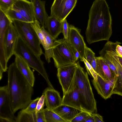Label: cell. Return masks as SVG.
Segmentation results:
<instances>
[{
    "label": "cell",
    "mask_w": 122,
    "mask_h": 122,
    "mask_svg": "<svg viewBox=\"0 0 122 122\" xmlns=\"http://www.w3.org/2000/svg\"><path fill=\"white\" fill-rule=\"evenodd\" d=\"M89 113L86 111H82L76 115L71 122H85Z\"/></svg>",
    "instance_id": "cell-30"
},
{
    "label": "cell",
    "mask_w": 122,
    "mask_h": 122,
    "mask_svg": "<svg viewBox=\"0 0 122 122\" xmlns=\"http://www.w3.org/2000/svg\"><path fill=\"white\" fill-rule=\"evenodd\" d=\"M117 54L119 62L122 66V57L119 56Z\"/></svg>",
    "instance_id": "cell-41"
},
{
    "label": "cell",
    "mask_w": 122,
    "mask_h": 122,
    "mask_svg": "<svg viewBox=\"0 0 122 122\" xmlns=\"http://www.w3.org/2000/svg\"><path fill=\"white\" fill-rule=\"evenodd\" d=\"M5 12L12 21L14 20H16L28 22L18 11L12 8L8 10Z\"/></svg>",
    "instance_id": "cell-27"
},
{
    "label": "cell",
    "mask_w": 122,
    "mask_h": 122,
    "mask_svg": "<svg viewBox=\"0 0 122 122\" xmlns=\"http://www.w3.org/2000/svg\"><path fill=\"white\" fill-rule=\"evenodd\" d=\"M62 23L55 17L50 15L46 21L45 27L51 35L56 39L62 33Z\"/></svg>",
    "instance_id": "cell-20"
},
{
    "label": "cell",
    "mask_w": 122,
    "mask_h": 122,
    "mask_svg": "<svg viewBox=\"0 0 122 122\" xmlns=\"http://www.w3.org/2000/svg\"><path fill=\"white\" fill-rule=\"evenodd\" d=\"M62 104L82 111L81 106L78 90L76 86L74 83L72 89L63 95Z\"/></svg>",
    "instance_id": "cell-17"
},
{
    "label": "cell",
    "mask_w": 122,
    "mask_h": 122,
    "mask_svg": "<svg viewBox=\"0 0 122 122\" xmlns=\"http://www.w3.org/2000/svg\"><path fill=\"white\" fill-rule=\"evenodd\" d=\"M40 97H38L35 99L32 100L27 106L21 110L29 113H33L35 112L38 102Z\"/></svg>",
    "instance_id": "cell-29"
},
{
    "label": "cell",
    "mask_w": 122,
    "mask_h": 122,
    "mask_svg": "<svg viewBox=\"0 0 122 122\" xmlns=\"http://www.w3.org/2000/svg\"><path fill=\"white\" fill-rule=\"evenodd\" d=\"M44 110L46 122H66L53 110L46 107Z\"/></svg>",
    "instance_id": "cell-26"
},
{
    "label": "cell",
    "mask_w": 122,
    "mask_h": 122,
    "mask_svg": "<svg viewBox=\"0 0 122 122\" xmlns=\"http://www.w3.org/2000/svg\"><path fill=\"white\" fill-rule=\"evenodd\" d=\"M95 57H94L93 59L91 65L93 69L96 72L97 64Z\"/></svg>",
    "instance_id": "cell-39"
},
{
    "label": "cell",
    "mask_w": 122,
    "mask_h": 122,
    "mask_svg": "<svg viewBox=\"0 0 122 122\" xmlns=\"http://www.w3.org/2000/svg\"><path fill=\"white\" fill-rule=\"evenodd\" d=\"M68 40L78 52L80 55L79 59L83 61V58H85V49L86 46L79 30L72 25H69Z\"/></svg>",
    "instance_id": "cell-13"
},
{
    "label": "cell",
    "mask_w": 122,
    "mask_h": 122,
    "mask_svg": "<svg viewBox=\"0 0 122 122\" xmlns=\"http://www.w3.org/2000/svg\"><path fill=\"white\" fill-rule=\"evenodd\" d=\"M18 0H0V9L4 12L12 9L14 4Z\"/></svg>",
    "instance_id": "cell-28"
},
{
    "label": "cell",
    "mask_w": 122,
    "mask_h": 122,
    "mask_svg": "<svg viewBox=\"0 0 122 122\" xmlns=\"http://www.w3.org/2000/svg\"><path fill=\"white\" fill-rule=\"evenodd\" d=\"M8 90L14 113L25 108L31 101L33 89L17 67L15 62L8 68Z\"/></svg>",
    "instance_id": "cell-2"
},
{
    "label": "cell",
    "mask_w": 122,
    "mask_h": 122,
    "mask_svg": "<svg viewBox=\"0 0 122 122\" xmlns=\"http://www.w3.org/2000/svg\"><path fill=\"white\" fill-rule=\"evenodd\" d=\"M97 66L96 72L106 81L117 75L105 63L103 58L100 56L95 57Z\"/></svg>",
    "instance_id": "cell-21"
},
{
    "label": "cell",
    "mask_w": 122,
    "mask_h": 122,
    "mask_svg": "<svg viewBox=\"0 0 122 122\" xmlns=\"http://www.w3.org/2000/svg\"><path fill=\"white\" fill-rule=\"evenodd\" d=\"M19 35L13 23H10L5 30L4 38L5 52L8 62L13 55L14 51Z\"/></svg>",
    "instance_id": "cell-12"
},
{
    "label": "cell",
    "mask_w": 122,
    "mask_h": 122,
    "mask_svg": "<svg viewBox=\"0 0 122 122\" xmlns=\"http://www.w3.org/2000/svg\"><path fill=\"white\" fill-rule=\"evenodd\" d=\"M85 122H95L94 117L92 113H89L85 120Z\"/></svg>",
    "instance_id": "cell-38"
},
{
    "label": "cell",
    "mask_w": 122,
    "mask_h": 122,
    "mask_svg": "<svg viewBox=\"0 0 122 122\" xmlns=\"http://www.w3.org/2000/svg\"><path fill=\"white\" fill-rule=\"evenodd\" d=\"M73 83L78 90L82 111L90 113H96V102L87 73L78 62L76 68Z\"/></svg>",
    "instance_id": "cell-3"
},
{
    "label": "cell",
    "mask_w": 122,
    "mask_h": 122,
    "mask_svg": "<svg viewBox=\"0 0 122 122\" xmlns=\"http://www.w3.org/2000/svg\"><path fill=\"white\" fill-rule=\"evenodd\" d=\"M53 110L66 122H71L76 115L82 111L62 104Z\"/></svg>",
    "instance_id": "cell-19"
},
{
    "label": "cell",
    "mask_w": 122,
    "mask_h": 122,
    "mask_svg": "<svg viewBox=\"0 0 122 122\" xmlns=\"http://www.w3.org/2000/svg\"><path fill=\"white\" fill-rule=\"evenodd\" d=\"M44 110L43 109L36 113V122H46Z\"/></svg>",
    "instance_id": "cell-35"
},
{
    "label": "cell",
    "mask_w": 122,
    "mask_h": 122,
    "mask_svg": "<svg viewBox=\"0 0 122 122\" xmlns=\"http://www.w3.org/2000/svg\"><path fill=\"white\" fill-rule=\"evenodd\" d=\"M83 61L84 63L88 73L93 77V79L96 80L97 74L93 69L91 65L86 61L85 58L83 59Z\"/></svg>",
    "instance_id": "cell-31"
},
{
    "label": "cell",
    "mask_w": 122,
    "mask_h": 122,
    "mask_svg": "<svg viewBox=\"0 0 122 122\" xmlns=\"http://www.w3.org/2000/svg\"><path fill=\"white\" fill-rule=\"evenodd\" d=\"M116 47L112 46L106 48L102 52L101 56L109 61L115 67L117 75L112 93L122 96V66L118 59Z\"/></svg>",
    "instance_id": "cell-7"
},
{
    "label": "cell",
    "mask_w": 122,
    "mask_h": 122,
    "mask_svg": "<svg viewBox=\"0 0 122 122\" xmlns=\"http://www.w3.org/2000/svg\"><path fill=\"white\" fill-rule=\"evenodd\" d=\"M32 25L39 38L41 44L43 46L45 52L47 50V47L44 35L43 32L41 25L39 21L36 20L32 23Z\"/></svg>",
    "instance_id": "cell-25"
},
{
    "label": "cell",
    "mask_w": 122,
    "mask_h": 122,
    "mask_svg": "<svg viewBox=\"0 0 122 122\" xmlns=\"http://www.w3.org/2000/svg\"><path fill=\"white\" fill-rule=\"evenodd\" d=\"M43 94L45 97V104L47 107L53 110L62 104V98L59 92L50 87L46 88Z\"/></svg>",
    "instance_id": "cell-15"
},
{
    "label": "cell",
    "mask_w": 122,
    "mask_h": 122,
    "mask_svg": "<svg viewBox=\"0 0 122 122\" xmlns=\"http://www.w3.org/2000/svg\"><path fill=\"white\" fill-rule=\"evenodd\" d=\"M77 63L62 66L57 69V77L61 86L63 95L73 88Z\"/></svg>",
    "instance_id": "cell-8"
},
{
    "label": "cell",
    "mask_w": 122,
    "mask_h": 122,
    "mask_svg": "<svg viewBox=\"0 0 122 122\" xmlns=\"http://www.w3.org/2000/svg\"><path fill=\"white\" fill-rule=\"evenodd\" d=\"M95 57V53L90 48L86 46L85 49V57L90 65L93 59Z\"/></svg>",
    "instance_id": "cell-32"
},
{
    "label": "cell",
    "mask_w": 122,
    "mask_h": 122,
    "mask_svg": "<svg viewBox=\"0 0 122 122\" xmlns=\"http://www.w3.org/2000/svg\"><path fill=\"white\" fill-rule=\"evenodd\" d=\"M15 122H36V112L29 113L21 110L18 113Z\"/></svg>",
    "instance_id": "cell-24"
},
{
    "label": "cell",
    "mask_w": 122,
    "mask_h": 122,
    "mask_svg": "<svg viewBox=\"0 0 122 122\" xmlns=\"http://www.w3.org/2000/svg\"><path fill=\"white\" fill-rule=\"evenodd\" d=\"M15 62L19 71L25 78L29 83L33 86L35 78L34 74L28 64L21 58L15 56Z\"/></svg>",
    "instance_id": "cell-18"
},
{
    "label": "cell",
    "mask_w": 122,
    "mask_h": 122,
    "mask_svg": "<svg viewBox=\"0 0 122 122\" xmlns=\"http://www.w3.org/2000/svg\"><path fill=\"white\" fill-rule=\"evenodd\" d=\"M77 0H54L51 8L50 15L63 22L75 7Z\"/></svg>",
    "instance_id": "cell-9"
},
{
    "label": "cell",
    "mask_w": 122,
    "mask_h": 122,
    "mask_svg": "<svg viewBox=\"0 0 122 122\" xmlns=\"http://www.w3.org/2000/svg\"><path fill=\"white\" fill-rule=\"evenodd\" d=\"M8 93L7 85L0 87V117L15 122Z\"/></svg>",
    "instance_id": "cell-11"
},
{
    "label": "cell",
    "mask_w": 122,
    "mask_h": 122,
    "mask_svg": "<svg viewBox=\"0 0 122 122\" xmlns=\"http://www.w3.org/2000/svg\"><path fill=\"white\" fill-rule=\"evenodd\" d=\"M92 82L98 94L104 99L110 98L113 94V88L106 80L98 74L97 79H93Z\"/></svg>",
    "instance_id": "cell-16"
},
{
    "label": "cell",
    "mask_w": 122,
    "mask_h": 122,
    "mask_svg": "<svg viewBox=\"0 0 122 122\" xmlns=\"http://www.w3.org/2000/svg\"><path fill=\"white\" fill-rule=\"evenodd\" d=\"M116 51L117 54L122 57V46L117 45L116 48Z\"/></svg>",
    "instance_id": "cell-37"
},
{
    "label": "cell",
    "mask_w": 122,
    "mask_h": 122,
    "mask_svg": "<svg viewBox=\"0 0 122 122\" xmlns=\"http://www.w3.org/2000/svg\"><path fill=\"white\" fill-rule=\"evenodd\" d=\"M69 30V25L66 19L63 21L62 33L63 35L64 38L66 39H68Z\"/></svg>",
    "instance_id": "cell-33"
},
{
    "label": "cell",
    "mask_w": 122,
    "mask_h": 122,
    "mask_svg": "<svg viewBox=\"0 0 122 122\" xmlns=\"http://www.w3.org/2000/svg\"><path fill=\"white\" fill-rule=\"evenodd\" d=\"M85 34L87 41L91 44L100 41H108L112 33V19L106 0H95L89 13Z\"/></svg>",
    "instance_id": "cell-1"
},
{
    "label": "cell",
    "mask_w": 122,
    "mask_h": 122,
    "mask_svg": "<svg viewBox=\"0 0 122 122\" xmlns=\"http://www.w3.org/2000/svg\"><path fill=\"white\" fill-rule=\"evenodd\" d=\"M57 40L60 43L52 50V58L56 67L57 69L76 63L80 55L68 40L63 38Z\"/></svg>",
    "instance_id": "cell-5"
},
{
    "label": "cell",
    "mask_w": 122,
    "mask_h": 122,
    "mask_svg": "<svg viewBox=\"0 0 122 122\" xmlns=\"http://www.w3.org/2000/svg\"><path fill=\"white\" fill-rule=\"evenodd\" d=\"M45 3V1L35 0L33 3L36 18L41 27H44L46 21L49 16L46 11Z\"/></svg>",
    "instance_id": "cell-22"
},
{
    "label": "cell",
    "mask_w": 122,
    "mask_h": 122,
    "mask_svg": "<svg viewBox=\"0 0 122 122\" xmlns=\"http://www.w3.org/2000/svg\"><path fill=\"white\" fill-rule=\"evenodd\" d=\"M30 1L33 3L35 0H29Z\"/></svg>",
    "instance_id": "cell-42"
},
{
    "label": "cell",
    "mask_w": 122,
    "mask_h": 122,
    "mask_svg": "<svg viewBox=\"0 0 122 122\" xmlns=\"http://www.w3.org/2000/svg\"><path fill=\"white\" fill-rule=\"evenodd\" d=\"M12 21L4 12H0V70L5 72L8 68L5 56L4 38L5 30L8 26Z\"/></svg>",
    "instance_id": "cell-10"
},
{
    "label": "cell",
    "mask_w": 122,
    "mask_h": 122,
    "mask_svg": "<svg viewBox=\"0 0 122 122\" xmlns=\"http://www.w3.org/2000/svg\"><path fill=\"white\" fill-rule=\"evenodd\" d=\"M0 122H11L8 119L0 117Z\"/></svg>",
    "instance_id": "cell-40"
},
{
    "label": "cell",
    "mask_w": 122,
    "mask_h": 122,
    "mask_svg": "<svg viewBox=\"0 0 122 122\" xmlns=\"http://www.w3.org/2000/svg\"><path fill=\"white\" fill-rule=\"evenodd\" d=\"M12 9L18 11L28 22H33L36 19L33 4L27 0H18L13 5Z\"/></svg>",
    "instance_id": "cell-14"
},
{
    "label": "cell",
    "mask_w": 122,
    "mask_h": 122,
    "mask_svg": "<svg viewBox=\"0 0 122 122\" xmlns=\"http://www.w3.org/2000/svg\"><path fill=\"white\" fill-rule=\"evenodd\" d=\"M13 55L23 59L29 66L34 69L43 77L49 87L54 88L50 81L40 56L36 54L19 35L14 51Z\"/></svg>",
    "instance_id": "cell-4"
},
{
    "label": "cell",
    "mask_w": 122,
    "mask_h": 122,
    "mask_svg": "<svg viewBox=\"0 0 122 122\" xmlns=\"http://www.w3.org/2000/svg\"><path fill=\"white\" fill-rule=\"evenodd\" d=\"M45 103V96L42 94L38 102L35 111L36 113L43 109Z\"/></svg>",
    "instance_id": "cell-34"
},
{
    "label": "cell",
    "mask_w": 122,
    "mask_h": 122,
    "mask_svg": "<svg viewBox=\"0 0 122 122\" xmlns=\"http://www.w3.org/2000/svg\"><path fill=\"white\" fill-rule=\"evenodd\" d=\"M45 36L48 50L44 53L45 59L48 63L51 62V59L53 57V49L59 45L60 43L53 38L46 30L44 27H41Z\"/></svg>",
    "instance_id": "cell-23"
},
{
    "label": "cell",
    "mask_w": 122,
    "mask_h": 122,
    "mask_svg": "<svg viewBox=\"0 0 122 122\" xmlns=\"http://www.w3.org/2000/svg\"><path fill=\"white\" fill-rule=\"evenodd\" d=\"M95 120V122H104L102 117L97 113H92Z\"/></svg>",
    "instance_id": "cell-36"
},
{
    "label": "cell",
    "mask_w": 122,
    "mask_h": 122,
    "mask_svg": "<svg viewBox=\"0 0 122 122\" xmlns=\"http://www.w3.org/2000/svg\"><path fill=\"white\" fill-rule=\"evenodd\" d=\"M13 23L19 35L36 54L40 56L44 54L32 23L14 20Z\"/></svg>",
    "instance_id": "cell-6"
}]
</instances>
